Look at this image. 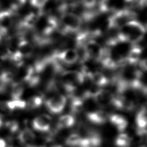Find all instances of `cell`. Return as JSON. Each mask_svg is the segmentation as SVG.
I'll return each instance as SVG.
<instances>
[{
    "mask_svg": "<svg viewBox=\"0 0 147 147\" xmlns=\"http://www.w3.org/2000/svg\"><path fill=\"white\" fill-rule=\"evenodd\" d=\"M145 32L144 26L139 21L133 20L119 29L118 38L121 41L135 43L142 39Z\"/></svg>",
    "mask_w": 147,
    "mask_h": 147,
    "instance_id": "obj_1",
    "label": "cell"
},
{
    "mask_svg": "<svg viewBox=\"0 0 147 147\" xmlns=\"http://www.w3.org/2000/svg\"><path fill=\"white\" fill-rule=\"evenodd\" d=\"M61 82L68 95L72 93L86 80V77L82 71L76 70L63 71L60 74Z\"/></svg>",
    "mask_w": 147,
    "mask_h": 147,
    "instance_id": "obj_2",
    "label": "cell"
},
{
    "mask_svg": "<svg viewBox=\"0 0 147 147\" xmlns=\"http://www.w3.org/2000/svg\"><path fill=\"white\" fill-rule=\"evenodd\" d=\"M67 104V98L63 94H56L45 102V105L48 110L52 114L61 113Z\"/></svg>",
    "mask_w": 147,
    "mask_h": 147,
    "instance_id": "obj_3",
    "label": "cell"
},
{
    "mask_svg": "<svg viewBox=\"0 0 147 147\" xmlns=\"http://www.w3.org/2000/svg\"><path fill=\"white\" fill-rule=\"evenodd\" d=\"M83 49L88 60L94 59L99 62L105 53L101 45L92 40L86 42Z\"/></svg>",
    "mask_w": 147,
    "mask_h": 147,
    "instance_id": "obj_4",
    "label": "cell"
},
{
    "mask_svg": "<svg viewBox=\"0 0 147 147\" xmlns=\"http://www.w3.org/2000/svg\"><path fill=\"white\" fill-rule=\"evenodd\" d=\"M60 21L65 30L69 32H76L82 25L80 17L72 12L64 13L61 17Z\"/></svg>",
    "mask_w": 147,
    "mask_h": 147,
    "instance_id": "obj_5",
    "label": "cell"
},
{
    "mask_svg": "<svg viewBox=\"0 0 147 147\" xmlns=\"http://www.w3.org/2000/svg\"><path fill=\"white\" fill-rule=\"evenodd\" d=\"M133 13L128 10H119L110 18L109 26L112 28L119 29L129 21L133 20Z\"/></svg>",
    "mask_w": 147,
    "mask_h": 147,
    "instance_id": "obj_6",
    "label": "cell"
},
{
    "mask_svg": "<svg viewBox=\"0 0 147 147\" xmlns=\"http://www.w3.org/2000/svg\"><path fill=\"white\" fill-rule=\"evenodd\" d=\"M91 97L94 102L101 107L111 105L114 94L109 90L100 88L91 92Z\"/></svg>",
    "mask_w": 147,
    "mask_h": 147,
    "instance_id": "obj_7",
    "label": "cell"
},
{
    "mask_svg": "<svg viewBox=\"0 0 147 147\" xmlns=\"http://www.w3.org/2000/svg\"><path fill=\"white\" fill-rule=\"evenodd\" d=\"M137 132L138 135L147 134V108L141 107L137 113L135 118Z\"/></svg>",
    "mask_w": 147,
    "mask_h": 147,
    "instance_id": "obj_8",
    "label": "cell"
},
{
    "mask_svg": "<svg viewBox=\"0 0 147 147\" xmlns=\"http://www.w3.org/2000/svg\"><path fill=\"white\" fill-rule=\"evenodd\" d=\"M51 122V117L48 114H42L34 118L32 121V125L35 130L45 132L49 130Z\"/></svg>",
    "mask_w": 147,
    "mask_h": 147,
    "instance_id": "obj_9",
    "label": "cell"
},
{
    "mask_svg": "<svg viewBox=\"0 0 147 147\" xmlns=\"http://www.w3.org/2000/svg\"><path fill=\"white\" fill-rule=\"evenodd\" d=\"M84 75L86 79H89L92 83L99 87H104L109 84V80L107 76L99 71H81Z\"/></svg>",
    "mask_w": 147,
    "mask_h": 147,
    "instance_id": "obj_10",
    "label": "cell"
},
{
    "mask_svg": "<svg viewBox=\"0 0 147 147\" xmlns=\"http://www.w3.org/2000/svg\"><path fill=\"white\" fill-rule=\"evenodd\" d=\"M55 57L67 65H72L78 61L79 59L78 50L74 48L66 49Z\"/></svg>",
    "mask_w": 147,
    "mask_h": 147,
    "instance_id": "obj_11",
    "label": "cell"
},
{
    "mask_svg": "<svg viewBox=\"0 0 147 147\" xmlns=\"http://www.w3.org/2000/svg\"><path fill=\"white\" fill-rule=\"evenodd\" d=\"M109 115L103 110L100 109L90 111L86 113V118L92 123L100 125L105 123L109 119Z\"/></svg>",
    "mask_w": 147,
    "mask_h": 147,
    "instance_id": "obj_12",
    "label": "cell"
},
{
    "mask_svg": "<svg viewBox=\"0 0 147 147\" xmlns=\"http://www.w3.org/2000/svg\"><path fill=\"white\" fill-rule=\"evenodd\" d=\"M13 22V14L11 11L5 10L0 12V34L5 33L12 26Z\"/></svg>",
    "mask_w": 147,
    "mask_h": 147,
    "instance_id": "obj_13",
    "label": "cell"
},
{
    "mask_svg": "<svg viewBox=\"0 0 147 147\" xmlns=\"http://www.w3.org/2000/svg\"><path fill=\"white\" fill-rule=\"evenodd\" d=\"M111 123L117 129L118 131L123 132L128 125L127 120L122 115L118 114H113L109 117Z\"/></svg>",
    "mask_w": 147,
    "mask_h": 147,
    "instance_id": "obj_14",
    "label": "cell"
},
{
    "mask_svg": "<svg viewBox=\"0 0 147 147\" xmlns=\"http://www.w3.org/2000/svg\"><path fill=\"white\" fill-rule=\"evenodd\" d=\"M75 123V117L71 114H64L59 117L56 123V130H61L72 127Z\"/></svg>",
    "mask_w": 147,
    "mask_h": 147,
    "instance_id": "obj_15",
    "label": "cell"
},
{
    "mask_svg": "<svg viewBox=\"0 0 147 147\" xmlns=\"http://www.w3.org/2000/svg\"><path fill=\"white\" fill-rule=\"evenodd\" d=\"M36 136L33 131L29 128L26 127L22 130L18 135V140L20 143L26 145L27 146L30 145L35 140Z\"/></svg>",
    "mask_w": 147,
    "mask_h": 147,
    "instance_id": "obj_16",
    "label": "cell"
},
{
    "mask_svg": "<svg viewBox=\"0 0 147 147\" xmlns=\"http://www.w3.org/2000/svg\"><path fill=\"white\" fill-rule=\"evenodd\" d=\"M142 50L139 47L132 48L127 53L125 61L129 64H135L140 60Z\"/></svg>",
    "mask_w": 147,
    "mask_h": 147,
    "instance_id": "obj_17",
    "label": "cell"
},
{
    "mask_svg": "<svg viewBox=\"0 0 147 147\" xmlns=\"http://www.w3.org/2000/svg\"><path fill=\"white\" fill-rule=\"evenodd\" d=\"M131 142V138L124 132H121L118 134L114 141L115 145L117 147H130Z\"/></svg>",
    "mask_w": 147,
    "mask_h": 147,
    "instance_id": "obj_18",
    "label": "cell"
},
{
    "mask_svg": "<svg viewBox=\"0 0 147 147\" xmlns=\"http://www.w3.org/2000/svg\"><path fill=\"white\" fill-rule=\"evenodd\" d=\"M24 91V87L21 82H14L10 90V95L13 100L20 99Z\"/></svg>",
    "mask_w": 147,
    "mask_h": 147,
    "instance_id": "obj_19",
    "label": "cell"
},
{
    "mask_svg": "<svg viewBox=\"0 0 147 147\" xmlns=\"http://www.w3.org/2000/svg\"><path fill=\"white\" fill-rule=\"evenodd\" d=\"M82 140V136L78 133H74L69 136L65 140V144L69 147H79Z\"/></svg>",
    "mask_w": 147,
    "mask_h": 147,
    "instance_id": "obj_20",
    "label": "cell"
},
{
    "mask_svg": "<svg viewBox=\"0 0 147 147\" xmlns=\"http://www.w3.org/2000/svg\"><path fill=\"white\" fill-rule=\"evenodd\" d=\"M33 46L29 41L22 40L19 41L17 50L23 55V56H28L31 55L33 51Z\"/></svg>",
    "mask_w": 147,
    "mask_h": 147,
    "instance_id": "obj_21",
    "label": "cell"
},
{
    "mask_svg": "<svg viewBox=\"0 0 147 147\" xmlns=\"http://www.w3.org/2000/svg\"><path fill=\"white\" fill-rule=\"evenodd\" d=\"M38 17L37 14L33 13H30L25 17L24 21L21 24H22L26 29H28L33 28L35 25L38 20Z\"/></svg>",
    "mask_w": 147,
    "mask_h": 147,
    "instance_id": "obj_22",
    "label": "cell"
},
{
    "mask_svg": "<svg viewBox=\"0 0 147 147\" xmlns=\"http://www.w3.org/2000/svg\"><path fill=\"white\" fill-rule=\"evenodd\" d=\"M43 103V98L41 96L35 95L30 97L26 102V107L31 109L39 108Z\"/></svg>",
    "mask_w": 147,
    "mask_h": 147,
    "instance_id": "obj_23",
    "label": "cell"
},
{
    "mask_svg": "<svg viewBox=\"0 0 147 147\" xmlns=\"http://www.w3.org/2000/svg\"><path fill=\"white\" fill-rule=\"evenodd\" d=\"M7 106L11 111L16 109H23L26 107V102L22 99L11 100L7 101Z\"/></svg>",
    "mask_w": 147,
    "mask_h": 147,
    "instance_id": "obj_24",
    "label": "cell"
},
{
    "mask_svg": "<svg viewBox=\"0 0 147 147\" xmlns=\"http://www.w3.org/2000/svg\"><path fill=\"white\" fill-rule=\"evenodd\" d=\"M116 4L115 0H102L100 8L103 11H110L114 9Z\"/></svg>",
    "mask_w": 147,
    "mask_h": 147,
    "instance_id": "obj_25",
    "label": "cell"
},
{
    "mask_svg": "<svg viewBox=\"0 0 147 147\" xmlns=\"http://www.w3.org/2000/svg\"><path fill=\"white\" fill-rule=\"evenodd\" d=\"M40 76L38 74L34 73L25 83L30 87H35L40 83Z\"/></svg>",
    "mask_w": 147,
    "mask_h": 147,
    "instance_id": "obj_26",
    "label": "cell"
},
{
    "mask_svg": "<svg viewBox=\"0 0 147 147\" xmlns=\"http://www.w3.org/2000/svg\"><path fill=\"white\" fill-rule=\"evenodd\" d=\"M6 127L12 133H16L19 129L18 122L16 120H10L5 122Z\"/></svg>",
    "mask_w": 147,
    "mask_h": 147,
    "instance_id": "obj_27",
    "label": "cell"
},
{
    "mask_svg": "<svg viewBox=\"0 0 147 147\" xmlns=\"http://www.w3.org/2000/svg\"><path fill=\"white\" fill-rule=\"evenodd\" d=\"M11 112L8 107L7 101L0 102V115H3Z\"/></svg>",
    "mask_w": 147,
    "mask_h": 147,
    "instance_id": "obj_28",
    "label": "cell"
},
{
    "mask_svg": "<svg viewBox=\"0 0 147 147\" xmlns=\"http://www.w3.org/2000/svg\"><path fill=\"white\" fill-rule=\"evenodd\" d=\"M47 1L48 0H31L30 3L34 7L40 9L46 4Z\"/></svg>",
    "mask_w": 147,
    "mask_h": 147,
    "instance_id": "obj_29",
    "label": "cell"
},
{
    "mask_svg": "<svg viewBox=\"0 0 147 147\" xmlns=\"http://www.w3.org/2000/svg\"><path fill=\"white\" fill-rule=\"evenodd\" d=\"M11 1V5L12 9L16 10L22 5H23L26 0H10Z\"/></svg>",
    "mask_w": 147,
    "mask_h": 147,
    "instance_id": "obj_30",
    "label": "cell"
},
{
    "mask_svg": "<svg viewBox=\"0 0 147 147\" xmlns=\"http://www.w3.org/2000/svg\"><path fill=\"white\" fill-rule=\"evenodd\" d=\"M82 4L87 7H92L96 4V0H82Z\"/></svg>",
    "mask_w": 147,
    "mask_h": 147,
    "instance_id": "obj_31",
    "label": "cell"
},
{
    "mask_svg": "<svg viewBox=\"0 0 147 147\" xmlns=\"http://www.w3.org/2000/svg\"><path fill=\"white\" fill-rule=\"evenodd\" d=\"M140 67L142 69L147 71V57L140 62Z\"/></svg>",
    "mask_w": 147,
    "mask_h": 147,
    "instance_id": "obj_32",
    "label": "cell"
},
{
    "mask_svg": "<svg viewBox=\"0 0 147 147\" xmlns=\"http://www.w3.org/2000/svg\"><path fill=\"white\" fill-rule=\"evenodd\" d=\"M0 147H6V142L5 140L0 138Z\"/></svg>",
    "mask_w": 147,
    "mask_h": 147,
    "instance_id": "obj_33",
    "label": "cell"
},
{
    "mask_svg": "<svg viewBox=\"0 0 147 147\" xmlns=\"http://www.w3.org/2000/svg\"><path fill=\"white\" fill-rule=\"evenodd\" d=\"M142 91L143 92V94H144V95L147 98V85H146L143 89L142 90Z\"/></svg>",
    "mask_w": 147,
    "mask_h": 147,
    "instance_id": "obj_34",
    "label": "cell"
},
{
    "mask_svg": "<svg viewBox=\"0 0 147 147\" xmlns=\"http://www.w3.org/2000/svg\"><path fill=\"white\" fill-rule=\"evenodd\" d=\"M49 147H63L61 145H59V144H54V145H51V146Z\"/></svg>",
    "mask_w": 147,
    "mask_h": 147,
    "instance_id": "obj_35",
    "label": "cell"
},
{
    "mask_svg": "<svg viewBox=\"0 0 147 147\" xmlns=\"http://www.w3.org/2000/svg\"><path fill=\"white\" fill-rule=\"evenodd\" d=\"M3 125V122L2 121V119L1 118V117L0 116V128Z\"/></svg>",
    "mask_w": 147,
    "mask_h": 147,
    "instance_id": "obj_36",
    "label": "cell"
},
{
    "mask_svg": "<svg viewBox=\"0 0 147 147\" xmlns=\"http://www.w3.org/2000/svg\"><path fill=\"white\" fill-rule=\"evenodd\" d=\"M26 147H42V146H32V145H28V146H26Z\"/></svg>",
    "mask_w": 147,
    "mask_h": 147,
    "instance_id": "obj_37",
    "label": "cell"
},
{
    "mask_svg": "<svg viewBox=\"0 0 147 147\" xmlns=\"http://www.w3.org/2000/svg\"><path fill=\"white\" fill-rule=\"evenodd\" d=\"M138 147H147V145H140Z\"/></svg>",
    "mask_w": 147,
    "mask_h": 147,
    "instance_id": "obj_38",
    "label": "cell"
},
{
    "mask_svg": "<svg viewBox=\"0 0 147 147\" xmlns=\"http://www.w3.org/2000/svg\"><path fill=\"white\" fill-rule=\"evenodd\" d=\"M9 147H16V146H9Z\"/></svg>",
    "mask_w": 147,
    "mask_h": 147,
    "instance_id": "obj_39",
    "label": "cell"
},
{
    "mask_svg": "<svg viewBox=\"0 0 147 147\" xmlns=\"http://www.w3.org/2000/svg\"><path fill=\"white\" fill-rule=\"evenodd\" d=\"M42 147H45V146H42Z\"/></svg>",
    "mask_w": 147,
    "mask_h": 147,
    "instance_id": "obj_40",
    "label": "cell"
}]
</instances>
